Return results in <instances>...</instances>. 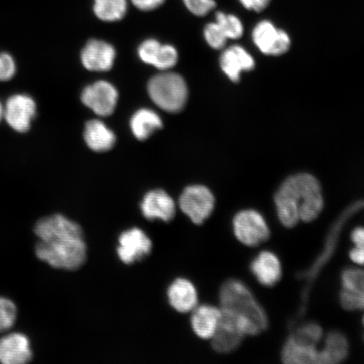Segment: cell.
<instances>
[{
    "instance_id": "cell-1",
    "label": "cell",
    "mask_w": 364,
    "mask_h": 364,
    "mask_svg": "<svg viewBox=\"0 0 364 364\" xmlns=\"http://www.w3.org/2000/svg\"><path fill=\"white\" fill-rule=\"evenodd\" d=\"M274 203L277 217L287 228L315 220L324 207L320 182L309 173L290 176L277 191Z\"/></svg>"
},
{
    "instance_id": "cell-2",
    "label": "cell",
    "mask_w": 364,
    "mask_h": 364,
    "mask_svg": "<svg viewBox=\"0 0 364 364\" xmlns=\"http://www.w3.org/2000/svg\"><path fill=\"white\" fill-rule=\"evenodd\" d=\"M220 303L222 316L234 323L245 336H256L267 328L265 311L242 282H225L220 291Z\"/></svg>"
},
{
    "instance_id": "cell-3",
    "label": "cell",
    "mask_w": 364,
    "mask_h": 364,
    "mask_svg": "<svg viewBox=\"0 0 364 364\" xmlns=\"http://www.w3.org/2000/svg\"><path fill=\"white\" fill-rule=\"evenodd\" d=\"M36 257L55 269L76 271L87 260V245L84 238H58L39 240Z\"/></svg>"
},
{
    "instance_id": "cell-4",
    "label": "cell",
    "mask_w": 364,
    "mask_h": 364,
    "mask_svg": "<svg viewBox=\"0 0 364 364\" xmlns=\"http://www.w3.org/2000/svg\"><path fill=\"white\" fill-rule=\"evenodd\" d=\"M149 94L159 108L178 112L188 101V90L183 78L175 73H161L149 82Z\"/></svg>"
},
{
    "instance_id": "cell-5",
    "label": "cell",
    "mask_w": 364,
    "mask_h": 364,
    "mask_svg": "<svg viewBox=\"0 0 364 364\" xmlns=\"http://www.w3.org/2000/svg\"><path fill=\"white\" fill-rule=\"evenodd\" d=\"M179 206L193 224L203 225L215 210V196L207 186H190L180 196Z\"/></svg>"
},
{
    "instance_id": "cell-6",
    "label": "cell",
    "mask_w": 364,
    "mask_h": 364,
    "mask_svg": "<svg viewBox=\"0 0 364 364\" xmlns=\"http://www.w3.org/2000/svg\"><path fill=\"white\" fill-rule=\"evenodd\" d=\"M233 230L235 237L247 247H257L270 237L265 218L252 209L240 211L235 216Z\"/></svg>"
},
{
    "instance_id": "cell-7",
    "label": "cell",
    "mask_w": 364,
    "mask_h": 364,
    "mask_svg": "<svg viewBox=\"0 0 364 364\" xmlns=\"http://www.w3.org/2000/svg\"><path fill=\"white\" fill-rule=\"evenodd\" d=\"M38 106L33 97L24 93L11 95L4 104V119L18 134L27 133L36 116Z\"/></svg>"
},
{
    "instance_id": "cell-8",
    "label": "cell",
    "mask_w": 364,
    "mask_h": 364,
    "mask_svg": "<svg viewBox=\"0 0 364 364\" xmlns=\"http://www.w3.org/2000/svg\"><path fill=\"white\" fill-rule=\"evenodd\" d=\"M252 41L259 51L268 56L283 55L291 47L289 35L267 20L255 26Z\"/></svg>"
},
{
    "instance_id": "cell-9",
    "label": "cell",
    "mask_w": 364,
    "mask_h": 364,
    "mask_svg": "<svg viewBox=\"0 0 364 364\" xmlns=\"http://www.w3.org/2000/svg\"><path fill=\"white\" fill-rule=\"evenodd\" d=\"M152 249V241L149 236L144 230L134 227L119 235L117 253L122 262L132 265L149 257Z\"/></svg>"
},
{
    "instance_id": "cell-10",
    "label": "cell",
    "mask_w": 364,
    "mask_h": 364,
    "mask_svg": "<svg viewBox=\"0 0 364 364\" xmlns=\"http://www.w3.org/2000/svg\"><path fill=\"white\" fill-rule=\"evenodd\" d=\"M34 234L39 240L58 238H84L81 226L61 213L45 216L36 221Z\"/></svg>"
},
{
    "instance_id": "cell-11",
    "label": "cell",
    "mask_w": 364,
    "mask_h": 364,
    "mask_svg": "<svg viewBox=\"0 0 364 364\" xmlns=\"http://www.w3.org/2000/svg\"><path fill=\"white\" fill-rule=\"evenodd\" d=\"M82 102L101 117L112 115L117 103L118 93L107 81H98L87 86L82 92Z\"/></svg>"
},
{
    "instance_id": "cell-12",
    "label": "cell",
    "mask_w": 364,
    "mask_h": 364,
    "mask_svg": "<svg viewBox=\"0 0 364 364\" xmlns=\"http://www.w3.org/2000/svg\"><path fill=\"white\" fill-rule=\"evenodd\" d=\"M31 340L21 332H11L0 338V363L25 364L33 360Z\"/></svg>"
},
{
    "instance_id": "cell-13",
    "label": "cell",
    "mask_w": 364,
    "mask_h": 364,
    "mask_svg": "<svg viewBox=\"0 0 364 364\" xmlns=\"http://www.w3.org/2000/svg\"><path fill=\"white\" fill-rule=\"evenodd\" d=\"M140 209L146 220H159L166 223L173 220L176 212L174 200L161 189L152 190L145 194Z\"/></svg>"
},
{
    "instance_id": "cell-14",
    "label": "cell",
    "mask_w": 364,
    "mask_h": 364,
    "mask_svg": "<svg viewBox=\"0 0 364 364\" xmlns=\"http://www.w3.org/2000/svg\"><path fill=\"white\" fill-rule=\"evenodd\" d=\"M317 346L314 341L293 332L284 346L282 359L285 363L318 364L320 350Z\"/></svg>"
},
{
    "instance_id": "cell-15",
    "label": "cell",
    "mask_w": 364,
    "mask_h": 364,
    "mask_svg": "<svg viewBox=\"0 0 364 364\" xmlns=\"http://www.w3.org/2000/svg\"><path fill=\"white\" fill-rule=\"evenodd\" d=\"M115 49L101 40H90L82 50L81 61L86 70L108 71L115 60Z\"/></svg>"
},
{
    "instance_id": "cell-16",
    "label": "cell",
    "mask_w": 364,
    "mask_h": 364,
    "mask_svg": "<svg viewBox=\"0 0 364 364\" xmlns=\"http://www.w3.org/2000/svg\"><path fill=\"white\" fill-rule=\"evenodd\" d=\"M256 65L254 58L240 45L231 46L223 52L220 67L231 81L238 82L243 72L252 70Z\"/></svg>"
},
{
    "instance_id": "cell-17",
    "label": "cell",
    "mask_w": 364,
    "mask_h": 364,
    "mask_svg": "<svg viewBox=\"0 0 364 364\" xmlns=\"http://www.w3.org/2000/svg\"><path fill=\"white\" fill-rule=\"evenodd\" d=\"M171 306L177 312L188 313L197 307L198 291L188 279H177L170 285L167 291Z\"/></svg>"
},
{
    "instance_id": "cell-18",
    "label": "cell",
    "mask_w": 364,
    "mask_h": 364,
    "mask_svg": "<svg viewBox=\"0 0 364 364\" xmlns=\"http://www.w3.org/2000/svg\"><path fill=\"white\" fill-rule=\"evenodd\" d=\"M250 271L259 283L272 287L279 283L282 277V266L279 257L271 252H262L250 264Z\"/></svg>"
},
{
    "instance_id": "cell-19",
    "label": "cell",
    "mask_w": 364,
    "mask_h": 364,
    "mask_svg": "<svg viewBox=\"0 0 364 364\" xmlns=\"http://www.w3.org/2000/svg\"><path fill=\"white\" fill-rule=\"evenodd\" d=\"M222 312L220 308L202 306L193 309L191 325L198 338L208 340L215 335L220 324Z\"/></svg>"
},
{
    "instance_id": "cell-20",
    "label": "cell",
    "mask_w": 364,
    "mask_h": 364,
    "mask_svg": "<svg viewBox=\"0 0 364 364\" xmlns=\"http://www.w3.org/2000/svg\"><path fill=\"white\" fill-rule=\"evenodd\" d=\"M245 336L234 323L222 317L220 326L210 339L212 348L218 353H230L240 347Z\"/></svg>"
},
{
    "instance_id": "cell-21",
    "label": "cell",
    "mask_w": 364,
    "mask_h": 364,
    "mask_svg": "<svg viewBox=\"0 0 364 364\" xmlns=\"http://www.w3.org/2000/svg\"><path fill=\"white\" fill-rule=\"evenodd\" d=\"M84 138L86 144L95 152L110 150L116 143V136L100 120H91L85 125Z\"/></svg>"
},
{
    "instance_id": "cell-22",
    "label": "cell",
    "mask_w": 364,
    "mask_h": 364,
    "mask_svg": "<svg viewBox=\"0 0 364 364\" xmlns=\"http://www.w3.org/2000/svg\"><path fill=\"white\" fill-rule=\"evenodd\" d=\"M349 353V343L341 332L331 331L326 336L324 348L320 350L318 364H336L343 362Z\"/></svg>"
},
{
    "instance_id": "cell-23",
    "label": "cell",
    "mask_w": 364,
    "mask_h": 364,
    "mask_svg": "<svg viewBox=\"0 0 364 364\" xmlns=\"http://www.w3.org/2000/svg\"><path fill=\"white\" fill-rule=\"evenodd\" d=\"M130 126L136 139L145 140L154 132L161 129L163 122L156 112L149 109H141L132 117Z\"/></svg>"
},
{
    "instance_id": "cell-24",
    "label": "cell",
    "mask_w": 364,
    "mask_h": 364,
    "mask_svg": "<svg viewBox=\"0 0 364 364\" xmlns=\"http://www.w3.org/2000/svg\"><path fill=\"white\" fill-rule=\"evenodd\" d=\"M127 0H93V11L99 20L115 22L127 15Z\"/></svg>"
},
{
    "instance_id": "cell-25",
    "label": "cell",
    "mask_w": 364,
    "mask_h": 364,
    "mask_svg": "<svg viewBox=\"0 0 364 364\" xmlns=\"http://www.w3.org/2000/svg\"><path fill=\"white\" fill-rule=\"evenodd\" d=\"M215 21L220 26L228 39H239L244 34L242 21L232 14L218 11L215 15Z\"/></svg>"
},
{
    "instance_id": "cell-26",
    "label": "cell",
    "mask_w": 364,
    "mask_h": 364,
    "mask_svg": "<svg viewBox=\"0 0 364 364\" xmlns=\"http://www.w3.org/2000/svg\"><path fill=\"white\" fill-rule=\"evenodd\" d=\"M177 60H178V53L173 46L159 43L154 53L151 65L166 71L174 67Z\"/></svg>"
},
{
    "instance_id": "cell-27",
    "label": "cell",
    "mask_w": 364,
    "mask_h": 364,
    "mask_svg": "<svg viewBox=\"0 0 364 364\" xmlns=\"http://www.w3.org/2000/svg\"><path fill=\"white\" fill-rule=\"evenodd\" d=\"M18 309L11 299L0 296V333L9 331L15 326Z\"/></svg>"
},
{
    "instance_id": "cell-28",
    "label": "cell",
    "mask_w": 364,
    "mask_h": 364,
    "mask_svg": "<svg viewBox=\"0 0 364 364\" xmlns=\"http://www.w3.org/2000/svg\"><path fill=\"white\" fill-rule=\"evenodd\" d=\"M341 285L355 291L364 299V269L348 268L341 273Z\"/></svg>"
},
{
    "instance_id": "cell-29",
    "label": "cell",
    "mask_w": 364,
    "mask_h": 364,
    "mask_svg": "<svg viewBox=\"0 0 364 364\" xmlns=\"http://www.w3.org/2000/svg\"><path fill=\"white\" fill-rule=\"evenodd\" d=\"M204 38L213 49H223L225 47L228 38L220 25L215 22L209 23L204 28Z\"/></svg>"
},
{
    "instance_id": "cell-30",
    "label": "cell",
    "mask_w": 364,
    "mask_h": 364,
    "mask_svg": "<svg viewBox=\"0 0 364 364\" xmlns=\"http://www.w3.org/2000/svg\"><path fill=\"white\" fill-rule=\"evenodd\" d=\"M340 303L346 311H363L364 299L355 291L343 288L340 293Z\"/></svg>"
},
{
    "instance_id": "cell-31",
    "label": "cell",
    "mask_w": 364,
    "mask_h": 364,
    "mask_svg": "<svg viewBox=\"0 0 364 364\" xmlns=\"http://www.w3.org/2000/svg\"><path fill=\"white\" fill-rule=\"evenodd\" d=\"M16 70V62L11 54L0 53V82L11 80L15 77Z\"/></svg>"
},
{
    "instance_id": "cell-32",
    "label": "cell",
    "mask_w": 364,
    "mask_h": 364,
    "mask_svg": "<svg viewBox=\"0 0 364 364\" xmlns=\"http://www.w3.org/2000/svg\"><path fill=\"white\" fill-rule=\"evenodd\" d=\"M184 6L196 16H207L216 7L215 0H182Z\"/></svg>"
},
{
    "instance_id": "cell-33",
    "label": "cell",
    "mask_w": 364,
    "mask_h": 364,
    "mask_svg": "<svg viewBox=\"0 0 364 364\" xmlns=\"http://www.w3.org/2000/svg\"><path fill=\"white\" fill-rule=\"evenodd\" d=\"M166 0H131L138 10L141 11H152L163 6Z\"/></svg>"
},
{
    "instance_id": "cell-34",
    "label": "cell",
    "mask_w": 364,
    "mask_h": 364,
    "mask_svg": "<svg viewBox=\"0 0 364 364\" xmlns=\"http://www.w3.org/2000/svg\"><path fill=\"white\" fill-rule=\"evenodd\" d=\"M239 1L247 10L260 12L265 10L271 0H239Z\"/></svg>"
},
{
    "instance_id": "cell-35",
    "label": "cell",
    "mask_w": 364,
    "mask_h": 364,
    "mask_svg": "<svg viewBox=\"0 0 364 364\" xmlns=\"http://www.w3.org/2000/svg\"><path fill=\"white\" fill-rule=\"evenodd\" d=\"M351 240L355 247L364 252V227H358L354 229L351 234Z\"/></svg>"
},
{
    "instance_id": "cell-36",
    "label": "cell",
    "mask_w": 364,
    "mask_h": 364,
    "mask_svg": "<svg viewBox=\"0 0 364 364\" xmlns=\"http://www.w3.org/2000/svg\"><path fill=\"white\" fill-rule=\"evenodd\" d=\"M349 256L353 262L364 266V252L363 250L354 247L350 252Z\"/></svg>"
},
{
    "instance_id": "cell-37",
    "label": "cell",
    "mask_w": 364,
    "mask_h": 364,
    "mask_svg": "<svg viewBox=\"0 0 364 364\" xmlns=\"http://www.w3.org/2000/svg\"><path fill=\"white\" fill-rule=\"evenodd\" d=\"M4 119V104L0 102V122Z\"/></svg>"
},
{
    "instance_id": "cell-38",
    "label": "cell",
    "mask_w": 364,
    "mask_h": 364,
    "mask_svg": "<svg viewBox=\"0 0 364 364\" xmlns=\"http://www.w3.org/2000/svg\"><path fill=\"white\" fill-rule=\"evenodd\" d=\"M363 325H364V316H363Z\"/></svg>"
}]
</instances>
